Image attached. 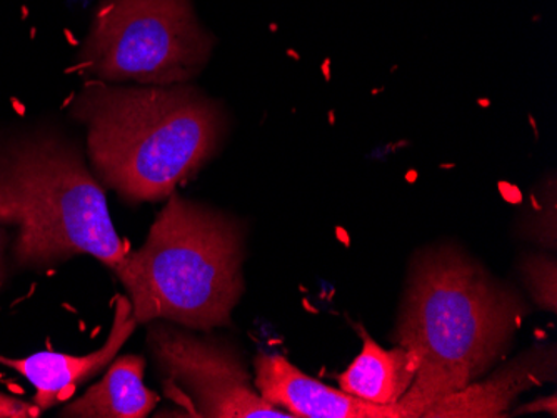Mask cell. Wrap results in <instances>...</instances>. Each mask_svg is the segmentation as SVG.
<instances>
[{
	"instance_id": "16",
	"label": "cell",
	"mask_w": 557,
	"mask_h": 418,
	"mask_svg": "<svg viewBox=\"0 0 557 418\" xmlns=\"http://www.w3.org/2000/svg\"><path fill=\"white\" fill-rule=\"evenodd\" d=\"M8 230L0 227V287L4 286L5 277H8V268H5V249H8Z\"/></svg>"
},
{
	"instance_id": "14",
	"label": "cell",
	"mask_w": 557,
	"mask_h": 418,
	"mask_svg": "<svg viewBox=\"0 0 557 418\" xmlns=\"http://www.w3.org/2000/svg\"><path fill=\"white\" fill-rule=\"evenodd\" d=\"M40 414L42 410L37 405L27 404L0 392V418H37Z\"/></svg>"
},
{
	"instance_id": "12",
	"label": "cell",
	"mask_w": 557,
	"mask_h": 418,
	"mask_svg": "<svg viewBox=\"0 0 557 418\" xmlns=\"http://www.w3.org/2000/svg\"><path fill=\"white\" fill-rule=\"evenodd\" d=\"M556 258L550 255H529L522 262V279L529 293L544 311L556 312L557 283Z\"/></svg>"
},
{
	"instance_id": "13",
	"label": "cell",
	"mask_w": 557,
	"mask_h": 418,
	"mask_svg": "<svg viewBox=\"0 0 557 418\" xmlns=\"http://www.w3.org/2000/svg\"><path fill=\"white\" fill-rule=\"evenodd\" d=\"M556 201V193L550 197V201L544 204L540 211V215H531L524 226L525 236L531 239L540 240V243L546 248H556V204L550 205V202Z\"/></svg>"
},
{
	"instance_id": "2",
	"label": "cell",
	"mask_w": 557,
	"mask_h": 418,
	"mask_svg": "<svg viewBox=\"0 0 557 418\" xmlns=\"http://www.w3.org/2000/svg\"><path fill=\"white\" fill-rule=\"evenodd\" d=\"M94 176L131 204L164 201L221 149L227 112L190 86L122 87L90 80L72 99Z\"/></svg>"
},
{
	"instance_id": "15",
	"label": "cell",
	"mask_w": 557,
	"mask_h": 418,
	"mask_svg": "<svg viewBox=\"0 0 557 418\" xmlns=\"http://www.w3.org/2000/svg\"><path fill=\"white\" fill-rule=\"evenodd\" d=\"M537 411H549L553 417L557 415V402L556 395H550V397L537 398L534 404L524 405V407L518 408L516 414H537Z\"/></svg>"
},
{
	"instance_id": "7",
	"label": "cell",
	"mask_w": 557,
	"mask_h": 418,
	"mask_svg": "<svg viewBox=\"0 0 557 418\" xmlns=\"http://www.w3.org/2000/svg\"><path fill=\"white\" fill-rule=\"evenodd\" d=\"M255 370L259 395L294 418H406L399 405L381 407L352 397L300 372L283 355H258Z\"/></svg>"
},
{
	"instance_id": "10",
	"label": "cell",
	"mask_w": 557,
	"mask_h": 418,
	"mask_svg": "<svg viewBox=\"0 0 557 418\" xmlns=\"http://www.w3.org/2000/svg\"><path fill=\"white\" fill-rule=\"evenodd\" d=\"M419 360L408 349L381 347L364 332L358 357L341 373L339 389L352 397L381 407H394L418 376Z\"/></svg>"
},
{
	"instance_id": "6",
	"label": "cell",
	"mask_w": 557,
	"mask_h": 418,
	"mask_svg": "<svg viewBox=\"0 0 557 418\" xmlns=\"http://www.w3.org/2000/svg\"><path fill=\"white\" fill-rule=\"evenodd\" d=\"M147 343L165 393L183 405L184 417L293 418L259 395L243 355L227 340L165 322L150 326Z\"/></svg>"
},
{
	"instance_id": "8",
	"label": "cell",
	"mask_w": 557,
	"mask_h": 418,
	"mask_svg": "<svg viewBox=\"0 0 557 418\" xmlns=\"http://www.w3.org/2000/svg\"><path fill=\"white\" fill-rule=\"evenodd\" d=\"M133 304L124 295L115 299L114 322L102 347L89 355L58 354L39 352L25 358L0 357V364L21 373L36 389L34 405L40 410L69 401L84 382L111 365L124 343L136 330Z\"/></svg>"
},
{
	"instance_id": "11",
	"label": "cell",
	"mask_w": 557,
	"mask_h": 418,
	"mask_svg": "<svg viewBox=\"0 0 557 418\" xmlns=\"http://www.w3.org/2000/svg\"><path fill=\"white\" fill-rule=\"evenodd\" d=\"M146 360L140 355H122L109 365L108 373L83 397L61 411V417L144 418L159 397L144 383Z\"/></svg>"
},
{
	"instance_id": "9",
	"label": "cell",
	"mask_w": 557,
	"mask_h": 418,
	"mask_svg": "<svg viewBox=\"0 0 557 418\" xmlns=\"http://www.w3.org/2000/svg\"><path fill=\"white\" fill-rule=\"evenodd\" d=\"M557 354L554 345L533 347L504 365L494 376L474 380L459 392L424 411L422 418L506 417L509 405L533 387L556 380Z\"/></svg>"
},
{
	"instance_id": "1",
	"label": "cell",
	"mask_w": 557,
	"mask_h": 418,
	"mask_svg": "<svg viewBox=\"0 0 557 418\" xmlns=\"http://www.w3.org/2000/svg\"><path fill=\"white\" fill-rule=\"evenodd\" d=\"M528 305L511 287L453 245L418 254L394 340L418 357L414 382L399 401L406 418L481 379L503 357Z\"/></svg>"
},
{
	"instance_id": "4",
	"label": "cell",
	"mask_w": 557,
	"mask_h": 418,
	"mask_svg": "<svg viewBox=\"0 0 557 418\" xmlns=\"http://www.w3.org/2000/svg\"><path fill=\"white\" fill-rule=\"evenodd\" d=\"M239 220L172 193L146 242L115 268L137 324L230 326L244 293Z\"/></svg>"
},
{
	"instance_id": "5",
	"label": "cell",
	"mask_w": 557,
	"mask_h": 418,
	"mask_svg": "<svg viewBox=\"0 0 557 418\" xmlns=\"http://www.w3.org/2000/svg\"><path fill=\"white\" fill-rule=\"evenodd\" d=\"M214 46L193 0H99L77 68L99 83L177 86L199 76Z\"/></svg>"
},
{
	"instance_id": "3",
	"label": "cell",
	"mask_w": 557,
	"mask_h": 418,
	"mask_svg": "<svg viewBox=\"0 0 557 418\" xmlns=\"http://www.w3.org/2000/svg\"><path fill=\"white\" fill-rule=\"evenodd\" d=\"M0 227L15 229L18 267L86 254L115 270L129 254L104 186L77 142L54 127L0 132Z\"/></svg>"
}]
</instances>
